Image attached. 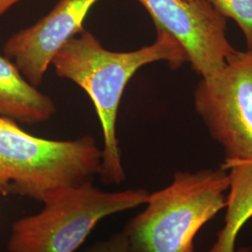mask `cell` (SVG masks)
<instances>
[{
	"instance_id": "cell-1",
	"label": "cell",
	"mask_w": 252,
	"mask_h": 252,
	"mask_svg": "<svg viewBox=\"0 0 252 252\" xmlns=\"http://www.w3.org/2000/svg\"><path fill=\"white\" fill-rule=\"evenodd\" d=\"M166 61L173 67L188 62L180 43L157 29L152 45L127 53L111 52L87 30L69 39L52 61L55 74L75 82L93 101L104 136L98 176L107 185L126 180L117 138L118 109L127 83L142 66Z\"/></svg>"
},
{
	"instance_id": "cell-2",
	"label": "cell",
	"mask_w": 252,
	"mask_h": 252,
	"mask_svg": "<svg viewBox=\"0 0 252 252\" xmlns=\"http://www.w3.org/2000/svg\"><path fill=\"white\" fill-rule=\"evenodd\" d=\"M229 185L223 167L175 173L171 183L150 193L144 210L127 221L128 252H195L197 233L225 208Z\"/></svg>"
},
{
	"instance_id": "cell-3",
	"label": "cell",
	"mask_w": 252,
	"mask_h": 252,
	"mask_svg": "<svg viewBox=\"0 0 252 252\" xmlns=\"http://www.w3.org/2000/svg\"><path fill=\"white\" fill-rule=\"evenodd\" d=\"M101 152L91 135L46 139L0 116V195L43 203L55 189L92 183L98 175Z\"/></svg>"
},
{
	"instance_id": "cell-4",
	"label": "cell",
	"mask_w": 252,
	"mask_h": 252,
	"mask_svg": "<svg viewBox=\"0 0 252 252\" xmlns=\"http://www.w3.org/2000/svg\"><path fill=\"white\" fill-rule=\"evenodd\" d=\"M144 189L104 191L94 182L55 189L36 214L23 217L10 228L9 252H75L100 220L145 205Z\"/></svg>"
},
{
	"instance_id": "cell-5",
	"label": "cell",
	"mask_w": 252,
	"mask_h": 252,
	"mask_svg": "<svg viewBox=\"0 0 252 252\" xmlns=\"http://www.w3.org/2000/svg\"><path fill=\"white\" fill-rule=\"evenodd\" d=\"M194 105L225 162H252V54L235 51L220 72L202 79Z\"/></svg>"
},
{
	"instance_id": "cell-6",
	"label": "cell",
	"mask_w": 252,
	"mask_h": 252,
	"mask_svg": "<svg viewBox=\"0 0 252 252\" xmlns=\"http://www.w3.org/2000/svg\"><path fill=\"white\" fill-rule=\"evenodd\" d=\"M156 29L173 36L202 79L220 72L234 50L225 35L226 20L207 0H137Z\"/></svg>"
},
{
	"instance_id": "cell-7",
	"label": "cell",
	"mask_w": 252,
	"mask_h": 252,
	"mask_svg": "<svg viewBox=\"0 0 252 252\" xmlns=\"http://www.w3.org/2000/svg\"><path fill=\"white\" fill-rule=\"evenodd\" d=\"M97 1L60 0L35 25L9 37L3 47L5 56L32 85L39 86L54 55L83 30V21Z\"/></svg>"
},
{
	"instance_id": "cell-8",
	"label": "cell",
	"mask_w": 252,
	"mask_h": 252,
	"mask_svg": "<svg viewBox=\"0 0 252 252\" xmlns=\"http://www.w3.org/2000/svg\"><path fill=\"white\" fill-rule=\"evenodd\" d=\"M55 112L53 99L27 81L10 59L0 55V116L35 126Z\"/></svg>"
},
{
	"instance_id": "cell-9",
	"label": "cell",
	"mask_w": 252,
	"mask_h": 252,
	"mask_svg": "<svg viewBox=\"0 0 252 252\" xmlns=\"http://www.w3.org/2000/svg\"><path fill=\"white\" fill-rule=\"evenodd\" d=\"M221 167L229 170L230 181L225 223L208 252H252V247L235 248L242 227L252 217V162H225Z\"/></svg>"
},
{
	"instance_id": "cell-10",
	"label": "cell",
	"mask_w": 252,
	"mask_h": 252,
	"mask_svg": "<svg viewBox=\"0 0 252 252\" xmlns=\"http://www.w3.org/2000/svg\"><path fill=\"white\" fill-rule=\"evenodd\" d=\"M222 16L234 20L246 37L248 52L252 53V0H207Z\"/></svg>"
},
{
	"instance_id": "cell-11",
	"label": "cell",
	"mask_w": 252,
	"mask_h": 252,
	"mask_svg": "<svg viewBox=\"0 0 252 252\" xmlns=\"http://www.w3.org/2000/svg\"><path fill=\"white\" fill-rule=\"evenodd\" d=\"M82 252H128V240L124 231H121L106 240L93 244Z\"/></svg>"
},
{
	"instance_id": "cell-12",
	"label": "cell",
	"mask_w": 252,
	"mask_h": 252,
	"mask_svg": "<svg viewBox=\"0 0 252 252\" xmlns=\"http://www.w3.org/2000/svg\"><path fill=\"white\" fill-rule=\"evenodd\" d=\"M22 0H0V16L6 13L11 7Z\"/></svg>"
},
{
	"instance_id": "cell-13",
	"label": "cell",
	"mask_w": 252,
	"mask_h": 252,
	"mask_svg": "<svg viewBox=\"0 0 252 252\" xmlns=\"http://www.w3.org/2000/svg\"><path fill=\"white\" fill-rule=\"evenodd\" d=\"M185 1H188V2H191V1H193V0H185Z\"/></svg>"
},
{
	"instance_id": "cell-14",
	"label": "cell",
	"mask_w": 252,
	"mask_h": 252,
	"mask_svg": "<svg viewBox=\"0 0 252 252\" xmlns=\"http://www.w3.org/2000/svg\"><path fill=\"white\" fill-rule=\"evenodd\" d=\"M251 54H252V53H251Z\"/></svg>"
}]
</instances>
